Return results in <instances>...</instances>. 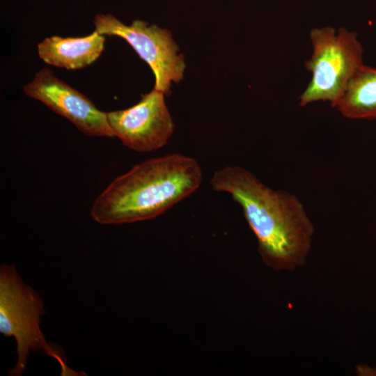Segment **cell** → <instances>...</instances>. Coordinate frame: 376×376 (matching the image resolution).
<instances>
[{"label": "cell", "mask_w": 376, "mask_h": 376, "mask_svg": "<svg viewBox=\"0 0 376 376\" xmlns=\"http://www.w3.org/2000/svg\"><path fill=\"white\" fill-rule=\"evenodd\" d=\"M93 23L100 34L122 38L130 45L152 70L155 89L169 95L172 82L183 79L184 57L178 54L179 48L169 30L140 19L127 25L109 13L97 14Z\"/></svg>", "instance_id": "5b68a950"}, {"label": "cell", "mask_w": 376, "mask_h": 376, "mask_svg": "<svg viewBox=\"0 0 376 376\" xmlns=\"http://www.w3.org/2000/svg\"><path fill=\"white\" fill-rule=\"evenodd\" d=\"M313 54L305 62L312 74L299 98L300 106L329 101L334 107L356 70L363 65V48L355 32L331 26L313 29L310 32Z\"/></svg>", "instance_id": "277c9868"}, {"label": "cell", "mask_w": 376, "mask_h": 376, "mask_svg": "<svg viewBox=\"0 0 376 376\" xmlns=\"http://www.w3.org/2000/svg\"><path fill=\"white\" fill-rule=\"evenodd\" d=\"M164 95L162 91L153 88L142 95L132 107L107 113L114 136L130 150L139 152L164 147L174 129Z\"/></svg>", "instance_id": "8992f818"}, {"label": "cell", "mask_w": 376, "mask_h": 376, "mask_svg": "<svg viewBox=\"0 0 376 376\" xmlns=\"http://www.w3.org/2000/svg\"><path fill=\"white\" fill-rule=\"evenodd\" d=\"M44 303L38 292L26 284L14 265L0 266V333L14 337L17 360L8 370L11 376L24 372L31 352H42L53 357L61 367V375H81L66 363L63 350L49 344L40 328Z\"/></svg>", "instance_id": "3957f363"}, {"label": "cell", "mask_w": 376, "mask_h": 376, "mask_svg": "<svg viewBox=\"0 0 376 376\" xmlns=\"http://www.w3.org/2000/svg\"><path fill=\"white\" fill-rule=\"evenodd\" d=\"M29 97L45 104L90 136L114 137L107 113L84 94L57 78L49 68L40 70L23 88Z\"/></svg>", "instance_id": "52a82bcc"}, {"label": "cell", "mask_w": 376, "mask_h": 376, "mask_svg": "<svg viewBox=\"0 0 376 376\" xmlns=\"http://www.w3.org/2000/svg\"><path fill=\"white\" fill-rule=\"evenodd\" d=\"M203 180L194 158L179 153L151 158L116 178L91 210L101 224L152 219L195 192Z\"/></svg>", "instance_id": "7a4b0ae2"}, {"label": "cell", "mask_w": 376, "mask_h": 376, "mask_svg": "<svg viewBox=\"0 0 376 376\" xmlns=\"http://www.w3.org/2000/svg\"><path fill=\"white\" fill-rule=\"evenodd\" d=\"M104 36L95 30L84 37L53 36L38 45V53L49 65L77 70L91 64L100 57L104 50Z\"/></svg>", "instance_id": "ba28073f"}, {"label": "cell", "mask_w": 376, "mask_h": 376, "mask_svg": "<svg viewBox=\"0 0 376 376\" xmlns=\"http://www.w3.org/2000/svg\"><path fill=\"white\" fill-rule=\"evenodd\" d=\"M351 119L376 118V69L361 65L334 106Z\"/></svg>", "instance_id": "9c48e42d"}, {"label": "cell", "mask_w": 376, "mask_h": 376, "mask_svg": "<svg viewBox=\"0 0 376 376\" xmlns=\"http://www.w3.org/2000/svg\"><path fill=\"white\" fill-rule=\"evenodd\" d=\"M210 182L213 190L229 194L242 207L266 265L294 271L305 265L314 226L297 197L265 185L240 166L215 171Z\"/></svg>", "instance_id": "6da1fadb"}]
</instances>
